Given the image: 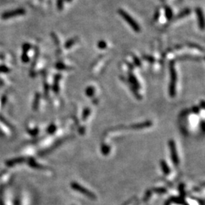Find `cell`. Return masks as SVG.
<instances>
[{"label": "cell", "mask_w": 205, "mask_h": 205, "mask_svg": "<svg viewBox=\"0 0 205 205\" xmlns=\"http://www.w3.org/2000/svg\"><path fill=\"white\" fill-rule=\"evenodd\" d=\"M118 15L121 16V17H122V18L124 19V20L126 21L128 24H129V26H130L131 28H132V29L134 30V31L140 32L141 28H140V26H139V25L135 21V20H134V19L133 18L132 16L129 15V13H127L126 11H124L123 9H118Z\"/></svg>", "instance_id": "obj_1"}, {"label": "cell", "mask_w": 205, "mask_h": 205, "mask_svg": "<svg viewBox=\"0 0 205 205\" xmlns=\"http://www.w3.org/2000/svg\"><path fill=\"white\" fill-rule=\"evenodd\" d=\"M170 75H171V83L169 85V94L171 97H175L176 96V80H177V75H176V72L174 67L173 64L171 63L170 65Z\"/></svg>", "instance_id": "obj_2"}, {"label": "cell", "mask_w": 205, "mask_h": 205, "mask_svg": "<svg viewBox=\"0 0 205 205\" xmlns=\"http://www.w3.org/2000/svg\"><path fill=\"white\" fill-rule=\"evenodd\" d=\"M71 187L73 188L74 190L78 191H79L80 193L86 195V196L88 197L89 198H91V199H93V200L96 199V196L94 193H92L91 191L86 189L85 188H84V187H82L81 185L76 183V182H72V183L71 184Z\"/></svg>", "instance_id": "obj_3"}, {"label": "cell", "mask_w": 205, "mask_h": 205, "mask_svg": "<svg viewBox=\"0 0 205 205\" xmlns=\"http://www.w3.org/2000/svg\"><path fill=\"white\" fill-rule=\"evenodd\" d=\"M169 147H170V151H171V154H172V162H173L174 164L178 165L179 164V157H178V153H177V150H176V144L175 141L172 140H171L169 143Z\"/></svg>", "instance_id": "obj_4"}, {"label": "cell", "mask_w": 205, "mask_h": 205, "mask_svg": "<svg viewBox=\"0 0 205 205\" xmlns=\"http://www.w3.org/2000/svg\"><path fill=\"white\" fill-rule=\"evenodd\" d=\"M196 15L197 19H198V27H199L200 29L203 30L204 28V13H203L201 8H197L196 9Z\"/></svg>", "instance_id": "obj_5"}, {"label": "cell", "mask_w": 205, "mask_h": 205, "mask_svg": "<svg viewBox=\"0 0 205 205\" xmlns=\"http://www.w3.org/2000/svg\"><path fill=\"white\" fill-rule=\"evenodd\" d=\"M24 13H25V10H23V9H18V10L15 11V12H7V13L4 14L2 17H4V18H9V17H15V16H16V14H17V15H22V14Z\"/></svg>", "instance_id": "obj_6"}, {"label": "cell", "mask_w": 205, "mask_h": 205, "mask_svg": "<svg viewBox=\"0 0 205 205\" xmlns=\"http://www.w3.org/2000/svg\"><path fill=\"white\" fill-rule=\"evenodd\" d=\"M191 13V10L189 9H185L184 10H182V12H179V14H178L177 15H176V19L177 20V19H180V18H183V17H186V16H188L189 14Z\"/></svg>", "instance_id": "obj_7"}, {"label": "cell", "mask_w": 205, "mask_h": 205, "mask_svg": "<svg viewBox=\"0 0 205 205\" xmlns=\"http://www.w3.org/2000/svg\"><path fill=\"white\" fill-rule=\"evenodd\" d=\"M165 15H166L167 20H171L173 17V12H172V9L169 6H166L165 7Z\"/></svg>", "instance_id": "obj_8"}, {"label": "cell", "mask_w": 205, "mask_h": 205, "mask_svg": "<svg viewBox=\"0 0 205 205\" xmlns=\"http://www.w3.org/2000/svg\"><path fill=\"white\" fill-rule=\"evenodd\" d=\"M151 126V122H147L141 123V124H137L136 126H133L134 129H143V128L149 127V126Z\"/></svg>", "instance_id": "obj_9"}, {"label": "cell", "mask_w": 205, "mask_h": 205, "mask_svg": "<svg viewBox=\"0 0 205 205\" xmlns=\"http://www.w3.org/2000/svg\"><path fill=\"white\" fill-rule=\"evenodd\" d=\"M161 164L162 166V169H163V172H165V174H169V172H170V170H169V167H168V166H167V164H166V162H165L164 161H161Z\"/></svg>", "instance_id": "obj_10"}, {"label": "cell", "mask_w": 205, "mask_h": 205, "mask_svg": "<svg viewBox=\"0 0 205 205\" xmlns=\"http://www.w3.org/2000/svg\"><path fill=\"white\" fill-rule=\"evenodd\" d=\"M75 42H76V40L75 39H70L69 41H68L65 43V47L66 48V49H68V48L72 47V46L75 44Z\"/></svg>", "instance_id": "obj_11"}, {"label": "cell", "mask_w": 205, "mask_h": 205, "mask_svg": "<svg viewBox=\"0 0 205 205\" xmlns=\"http://www.w3.org/2000/svg\"><path fill=\"white\" fill-rule=\"evenodd\" d=\"M86 94L88 97H92L94 94V89L93 87H87V91H86Z\"/></svg>", "instance_id": "obj_12"}, {"label": "cell", "mask_w": 205, "mask_h": 205, "mask_svg": "<svg viewBox=\"0 0 205 205\" xmlns=\"http://www.w3.org/2000/svg\"><path fill=\"white\" fill-rule=\"evenodd\" d=\"M98 47L100 48V49H106V43L104 41H100V42L98 43Z\"/></svg>", "instance_id": "obj_13"}, {"label": "cell", "mask_w": 205, "mask_h": 205, "mask_svg": "<svg viewBox=\"0 0 205 205\" xmlns=\"http://www.w3.org/2000/svg\"><path fill=\"white\" fill-rule=\"evenodd\" d=\"M64 0H57V7L59 11H62L63 9Z\"/></svg>", "instance_id": "obj_14"}, {"label": "cell", "mask_w": 205, "mask_h": 205, "mask_svg": "<svg viewBox=\"0 0 205 205\" xmlns=\"http://www.w3.org/2000/svg\"><path fill=\"white\" fill-rule=\"evenodd\" d=\"M130 79H131V81H132V82H133V84H134V86H136V87H137V85H138V87H139L138 83L137 82V80H136V78H134V75H131V76H130Z\"/></svg>", "instance_id": "obj_15"}, {"label": "cell", "mask_w": 205, "mask_h": 205, "mask_svg": "<svg viewBox=\"0 0 205 205\" xmlns=\"http://www.w3.org/2000/svg\"><path fill=\"white\" fill-rule=\"evenodd\" d=\"M90 112H91V110H90L89 109H86L85 111H84V114H83V119H84V120L86 119L87 116H88V115H89Z\"/></svg>", "instance_id": "obj_16"}, {"label": "cell", "mask_w": 205, "mask_h": 205, "mask_svg": "<svg viewBox=\"0 0 205 205\" xmlns=\"http://www.w3.org/2000/svg\"><path fill=\"white\" fill-rule=\"evenodd\" d=\"M160 17V10L159 9H157L156 12H155V15H154V17H153V20L154 21H157L158 18H159Z\"/></svg>", "instance_id": "obj_17"}, {"label": "cell", "mask_w": 205, "mask_h": 205, "mask_svg": "<svg viewBox=\"0 0 205 205\" xmlns=\"http://www.w3.org/2000/svg\"><path fill=\"white\" fill-rule=\"evenodd\" d=\"M52 37H54V41H55L56 44H59V41H58V39H57L56 35L54 33H52Z\"/></svg>", "instance_id": "obj_18"}, {"label": "cell", "mask_w": 205, "mask_h": 205, "mask_svg": "<svg viewBox=\"0 0 205 205\" xmlns=\"http://www.w3.org/2000/svg\"><path fill=\"white\" fill-rule=\"evenodd\" d=\"M134 61H135L136 65H139V66H140V65H141V62H140V61H139L138 59H137V57L134 56Z\"/></svg>", "instance_id": "obj_19"}, {"label": "cell", "mask_w": 205, "mask_h": 205, "mask_svg": "<svg viewBox=\"0 0 205 205\" xmlns=\"http://www.w3.org/2000/svg\"><path fill=\"white\" fill-rule=\"evenodd\" d=\"M67 2H71V1H72V0H66Z\"/></svg>", "instance_id": "obj_20"}]
</instances>
